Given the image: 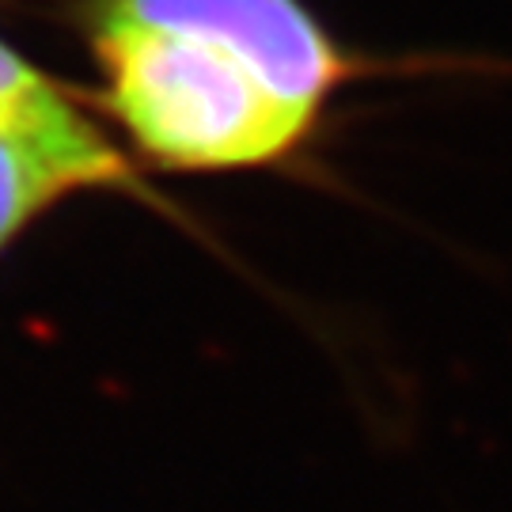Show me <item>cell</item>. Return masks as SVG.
Masks as SVG:
<instances>
[{"mask_svg":"<svg viewBox=\"0 0 512 512\" xmlns=\"http://www.w3.org/2000/svg\"><path fill=\"white\" fill-rule=\"evenodd\" d=\"M0 122L54 137H99L103 122L57 76L0 38Z\"/></svg>","mask_w":512,"mask_h":512,"instance_id":"obj_3","label":"cell"},{"mask_svg":"<svg viewBox=\"0 0 512 512\" xmlns=\"http://www.w3.org/2000/svg\"><path fill=\"white\" fill-rule=\"evenodd\" d=\"M92 190H137L133 164L110 133L54 137L0 122V255L61 202Z\"/></svg>","mask_w":512,"mask_h":512,"instance_id":"obj_2","label":"cell"},{"mask_svg":"<svg viewBox=\"0 0 512 512\" xmlns=\"http://www.w3.org/2000/svg\"><path fill=\"white\" fill-rule=\"evenodd\" d=\"M80 23L103 114L171 175L289 164L361 73L304 0H84Z\"/></svg>","mask_w":512,"mask_h":512,"instance_id":"obj_1","label":"cell"}]
</instances>
